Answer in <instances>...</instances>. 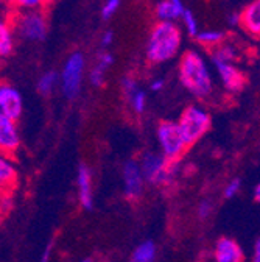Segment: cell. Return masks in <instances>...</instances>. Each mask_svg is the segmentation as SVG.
Wrapping results in <instances>:
<instances>
[{
    "mask_svg": "<svg viewBox=\"0 0 260 262\" xmlns=\"http://www.w3.org/2000/svg\"><path fill=\"white\" fill-rule=\"evenodd\" d=\"M178 77L187 92L206 98L214 92V75L206 58L197 50H187L178 66Z\"/></svg>",
    "mask_w": 260,
    "mask_h": 262,
    "instance_id": "6da1fadb",
    "label": "cell"
},
{
    "mask_svg": "<svg viewBox=\"0 0 260 262\" xmlns=\"http://www.w3.org/2000/svg\"><path fill=\"white\" fill-rule=\"evenodd\" d=\"M182 49V30L176 22L159 20L148 35L147 59L153 64H164L178 56Z\"/></svg>",
    "mask_w": 260,
    "mask_h": 262,
    "instance_id": "7a4b0ae2",
    "label": "cell"
},
{
    "mask_svg": "<svg viewBox=\"0 0 260 262\" xmlns=\"http://www.w3.org/2000/svg\"><path fill=\"white\" fill-rule=\"evenodd\" d=\"M187 147L197 144L210 128V114L201 105H188L176 120Z\"/></svg>",
    "mask_w": 260,
    "mask_h": 262,
    "instance_id": "3957f363",
    "label": "cell"
},
{
    "mask_svg": "<svg viewBox=\"0 0 260 262\" xmlns=\"http://www.w3.org/2000/svg\"><path fill=\"white\" fill-rule=\"evenodd\" d=\"M14 35L28 42H42L47 38L49 24L41 10H25L11 22Z\"/></svg>",
    "mask_w": 260,
    "mask_h": 262,
    "instance_id": "277c9868",
    "label": "cell"
},
{
    "mask_svg": "<svg viewBox=\"0 0 260 262\" xmlns=\"http://www.w3.org/2000/svg\"><path fill=\"white\" fill-rule=\"evenodd\" d=\"M137 162L144 180L150 184L164 186L169 184L175 177V161H169L162 153L145 151Z\"/></svg>",
    "mask_w": 260,
    "mask_h": 262,
    "instance_id": "5b68a950",
    "label": "cell"
},
{
    "mask_svg": "<svg viewBox=\"0 0 260 262\" xmlns=\"http://www.w3.org/2000/svg\"><path fill=\"white\" fill-rule=\"evenodd\" d=\"M84 71H86V58L81 52H74L64 61L62 71L59 75V84L62 95L74 100L81 92L83 80H84Z\"/></svg>",
    "mask_w": 260,
    "mask_h": 262,
    "instance_id": "8992f818",
    "label": "cell"
},
{
    "mask_svg": "<svg viewBox=\"0 0 260 262\" xmlns=\"http://www.w3.org/2000/svg\"><path fill=\"white\" fill-rule=\"evenodd\" d=\"M156 138H157L160 153L169 161H178L187 148L178 129V125L173 120H162L157 125Z\"/></svg>",
    "mask_w": 260,
    "mask_h": 262,
    "instance_id": "52a82bcc",
    "label": "cell"
},
{
    "mask_svg": "<svg viewBox=\"0 0 260 262\" xmlns=\"http://www.w3.org/2000/svg\"><path fill=\"white\" fill-rule=\"evenodd\" d=\"M214 68L217 71L218 80L223 84V88L227 92H240L245 88L246 78L245 74L242 72V69L235 64V61H226V59H218V58H212Z\"/></svg>",
    "mask_w": 260,
    "mask_h": 262,
    "instance_id": "ba28073f",
    "label": "cell"
},
{
    "mask_svg": "<svg viewBox=\"0 0 260 262\" xmlns=\"http://www.w3.org/2000/svg\"><path fill=\"white\" fill-rule=\"evenodd\" d=\"M20 147L17 120L0 113V153L13 156Z\"/></svg>",
    "mask_w": 260,
    "mask_h": 262,
    "instance_id": "9c48e42d",
    "label": "cell"
},
{
    "mask_svg": "<svg viewBox=\"0 0 260 262\" xmlns=\"http://www.w3.org/2000/svg\"><path fill=\"white\" fill-rule=\"evenodd\" d=\"M123 190H125V196L128 200H137L142 195L144 190V177L139 167V162L134 159H129L123 164Z\"/></svg>",
    "mask_w": 260,
    "mask_h": 262,
    "instance_id": "30bf717a",
    "label": "cell"
},
{
    "mask_svg": "<svg viewBox=\"0 0 260 262\" xmlns=\"http://www.w3.org/2000/svg\"><path fill=\"white\" fill-rule=\"evenodd\" d=\"M0 113L14 120L23 114V98L19 89L10 83H0Z\"/></svg>",
    "mask_w": 260,
    "mask_h": 262,
    "instance_id": "8fae6325",
    "label": "cell"
},
{
    "mask_svg": "<svg viewBox=\"0 0 260 262\" xmlns=\"http://www.w3.org/2000/svg\"><path fill=\"white\" fill-rule=\"evenodd\" d=\"M122 91L129 106L136 114H144L147 110V92L139 86L133 77H125L122 81Z\"/></svg>",
    "mask_w": 260,
    "mask_h": 262,
    "instance_id": "7c38bea8",
    "label": "cell"
},
{
    "mask_svg": "<svg viewBox=\"0 0 260 262\" xmlns=\"http://www.w3.org/2000/svg\"><path fill=\"white\" fill-rule=\"evenodd\" d=\"M239 25L255 39L260 36V0L249 2L239 14Z\"/></svg>",
    "mask_w": 260,
    "mask_h": 262,
    "instance_id": "4fadbf2b",
    "label": "cell"
},
{
    "mask_svg": "<svg viewBox=\"0 0 260 262\" xmlns=\"http://www.w3.org/2000/svg\"><path fill=\"white\" fill-rule=\"evenodd\" d=\"M77 183H78V199H80L81 206L84 209H90L93 205L92 170L89 169V166H86V164H80Z\"/></svg>",
    "mask_w": 260,
    "mask_h": 262,
    "instance_id": "5bb4252c",
    "label": "cell"
},
{
    "mask_svg": "<svg viewBox=\"0 0 260 262\" xmlns=\"http://www.w3.org/2000/svg\"><path fill=\"white\" fill-rule=\"evenodd\" d=\"M215 262H243L242 247L229 237H221L215 245Z\"/></svg>",
    "mask_w": 260,
    "mask_h": 262,
    "instance_id": "9a60e30c",
    "label": "cell"
},
{
    "mask_svg": "<svg viewBox=\"0 0 260 262\" xmlns=\"http://www.w3.org/2000/svg\"><path fill=\"white\" fill-rule=\"evenodd\" d=\"M114 64V55L109 52H102L97 58L93 68L89 74V81L93 88H103L106 83V74Z\"/></svg>",
    "mask_w": 260,
    "mask_h": 262,
    "instance_id": "2e32d148",
    "label": "cell"
},
{
    "mask_svg": "<svg viewBox=\"0 0 260 262\" xmlns=\"http://www.w3.org/2000/svg\"><path fill=\"white\" fill-rule=\"evenodd\" d=\"M182 0H159L156 5V16L159 20L176 22L184 13Z\"/></svg>",
    "mask_w": 260,
    "mask_h": 262,
    "instance_id": "e0dca14e",
    "label": "cell"
},
{
    "mask_svg": "<svg viewBox=\"0 0 260 262\" xmlns=\"http://www.w3.org/2000/svg\"><path fill=\"white\" fill-rule=\"evenodd\" d=\"M17 180V172L11 156L0 153V195L7 189H11Z\"/></svg>",
    "mask_w": 260,
    "mask_h": 262,
    "instance_id": "ac0fdd59",
    "label": "cell"
},
{
    "mask_svg": "<svg viewBox=\"0 0 260 262\" xmlns=\"http://www.w3.org/2000/svg\"><path fill=\"white\" fill-rule=\"evenodd\" d=\"M16 46V35L11 22L0 17V58H8L13 55Z\"/></svg>",
    "mask_w": 260,
    "mask_h": 262,
    "instance_id": "d6986e66",
    "label": "cell"
},
{
    "mask_svg": "<svg viewBox=\"0 0 260 262\" xmlns=\"http://www.w3.org/2000/svg\"><path fill=\"white\" fill-rule=\"evenodd\" d=\"M195 38H197V41L201 44V46H206V47H217L218 44H221L226 36L224 33L221 30H200L197 35H195Z\"/></svg>",
    "mask_w": 260,
    "mask_h": 262,
    "instance_id": "ffe728a7",
    "label": "cell"
},
{
    "mask_svg": "<svg viewBox=\"0 0 260 262\" xmlns=\"http://www.w3.org/2000/svg\"><path fill=\"white\" fill-rule=\"evenodd\" d=\"M154 259H156V245L151 241H145L134 250L129 262H154Z\"/></svg>",
    "mask_w": 260,
    "mask_h": 262,
    "instance_id": "44dd1931",
    "label": "cell"
},
{
    "mask_svg": "<svg viewBox=\"0 0 260 262\" xmlns=\"http://www.w3.org/2000/svg\"><path fill=\"white\" fill-rule=\"evenodd\" d=\"M58 83H59V75H58L55 71H47V72L42 74L41 78L38 80L36 89H38V92H39L41 95L49 97V95L53 94V91H55V88H56Z\"/></svg>",
    "mask_w": 260,
    "mask_h": 262,
    "instance_id": "7402d4cb",
    "label": "cell"
},
{
    "mask_svg": "<svg viewBox=\"0 0 260 262\" xmlns=\"http://www.w3.org/2000/svg\"><path fill=\"white\" fill-rule=\"evenodd\" d=\"M181 19H182V22H184L185 31L188 33L190 36H195V35H197V33L200 31L198 20H197V17H195V14H193L190 10H184Z\"/></svg>",
    "mask_w": 260,
    "mask_h": 262,
    "instance_id": "603a6c76",
    "label": "cell"
},
{
    "mask_svg": "<svg viewBox=\"0 0 260 262\" xmlns=\"http://www.w3.org/2000/svg\"><path fill=\"white\" fill-rule=\"evenodd\" d=\"M49 0H10V4L19 8L20 11L25 10H41L44 5H47Z\"/></svg>",
    "mask_w": 260,
    "mask_h": 262,
    "instance_id": "cb8c5ba5",
    "label": "cell"
},
{
    "mask_svg": "<svg viewBox=\"0 0 260 262\" xmlns=\"http://www.w3.org/2000/svg\"><path fill=\"white\" fill-rule=\"evenodd\" d=\"M122 5V0H105V4L102 7V17L105 20L111 19L120 8Z\"/></svg>",
    "mask_w": 260,
    "mask_h": 262,
    "instance_id": "d4e9b609",
    "label": "cell"
},
{
    "mask_svg": "<svg viewBox=\"0 0 260 262\" xmlns=\"http://www.w3.org/2000/svg\"><path fill=\"white\" fill-rule=\"evenodd\" d=\"M240 189H242V180H239V178L231 180L224 187V199H234V196L240 192Z\"/></svg>",
    "mask_w": 260,
    "mask_h": 262,
    "instance_id": "484cf974",
    "label": "cell"
},
{
    "mask_svg": "<svg viewBox=\"0 0 260 262\" xmlns=\"http://www.w3.org/2000/svg\"><path fill=\"white\" fill-rule=\"evenodd\" d=\"M212 209H214V206H212V203H209L207 200H204V202H201L200 203V206H198V217L200 219H207L210 214H212Z\"/></svg>",
    "mask_w": 260,
    "mask_h": 262,
    "instance_id": "4316f807",
    "label": "cell"
},
{
    "mask_svg": "<svg viewBox=\"0 0 260 262\" xmlns=\"http://www.w3.org/2000/svg\"><path fill=\"white\" fill-rule=\"evenodd\" d=\"M114 42V31L112 30H106L102 36V46L103 47H109Z\"/></svg>",
    "mask_w": 260,
    "mask_h": 262,
    "instance_id": "83f0119b",
    "label": "cell"
},
{
    "mask_svg": "<svg viewBox=\"0 0 260 262\" xmlns=\"http://www.w3.org/2000/svg\"><path fill=\"white\" fill-rule=\"evenodd\" d=\"M164 86H166V80L164 78H154L151 81V84H150V89L153 92H160L162 89H164Z\"/></svg>",
    "mask_w": 260,
    "mask_h": 262,
    "instance_id": "f1b7e54d",
    "label": "cell"
},
{
    "mask_svg": "<svg viewBox=\"0 0 260 262\" xmlns=\"http://www.w3.org/2000/svg\"><path fill=\"white\" fill-rule=\"evenodd\" d=\"M252 262H260V242L255 241L254 245V256H252Z\"/></svg>",
    "mask_w": 260,
    "mask_h": 262,
    "instance_id": "f546056e",
    "label": "cell"
},
{
    "mask_svg": "<svg viewBox=\"0 0 260 262\" xmlns=\"http://www.w3.org/2000/svg\"><path fill=\"white\" fill-rule=\"evenodd\" d=\"M50 251H52V244L45 248V251H44V254H42V259H41V262H49V257H50Z\"/></svg>",
    "mask_w": 260,
    "mask_h": 262,
    "instance_id": "4dcf8cb0",
    "label": "cell"
},
{
    "mask_svg": "<svg viewBox=\"0 0 260 262\" xmlns=\"http://www.w3.org/2000/svg\"><path fill=\"white\" fill-rule=\"evenodd\" d=\"M258 200H260V186L255 184V187H254V202H258Z\"/></svg>",
    "mask_w": 260,
    "mask_h": 262,
    "instance_id": "1f68e13d",
    "label": "cell"
},
{
    "mask_svg": "<svg viewBox=\"0 0 260 262\" xmlns=\"http://www.w3.org/2000/svg\"><path fill=\"white\" fill-rule=\"evenodd\" d=\"M2 11H4V2L0 0V13H2Z\"/></svg>",
    "mask_w": 260,
    "mask_h": 262,
    "instance_id": "d6a6232c",
    "label": "cell"
},
{
    "mask_svg": "<svg viewBox=\"0 0 260 262\" xmlns=\"http://www.w3.org/2000/svg\"><path fill=\"white\" fill-rule=\"evenodd\" d=\"M81 262H92V259H83Z\"/></svg>",
    "mask_w": 260,
    "mask_h": 262,
    "instance_id": "836d02e7",
    "label": "cell"
}]
</instances>
